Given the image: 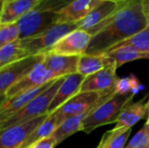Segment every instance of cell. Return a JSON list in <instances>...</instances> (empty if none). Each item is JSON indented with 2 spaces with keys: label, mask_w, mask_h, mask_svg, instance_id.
Returning a JSON list of instances; mask_svg holds the SVG:
<instances>
[{
  "label": "cell",
  "mask_w": 149,
  "mask_h": 148,
  "mask_svg": "<svg viewBox=\"0 0 149 148\" xmlns=\"http://www.w3.org/2000/svg\"><path fill=\"white\" fill-rule=\"evenodd\" d=\"M148 24L143 0H127L104 22L87 31L92 38L85 54L103 55Z\"/></svg>",
  "instance_id": "obj_1"
},
{
  "label": "cell",
  "mask_w": 149,
  "mask_h": 148,
  "mask_svg": "<svg viewBox=\"0 0 149 148\" xmlns=\"http://www.w3.org/2000/svg\"><path fill=\"white\" fill-rule=\"evenodd\" d=\"M134 96L133 93L112 95L86 114L82 121L81 132L89 134L98 127L116 123L123 108L131 103Z\"/></svg>",
  "instance_id": "obj_2"
},
{
  "label": "cell",
  "mask_w": 149,
  "mask_h": 148,
  "mask_svg": "<svg viewBox=\"0 0 149 148\" xmlns=\"http://www.w3.org/2000/svg\"><path fill=\"white\" fill-rule=\"evenodd\" d=\"M65 77H61L57 79L53 82V84L44 92L37 96L34 99L29 102L24 108H22L20 111L16 113L10 119L0 123L1 130L14 125L30 121L31 120H34L36 118H38L40 116L48 113V109L50 107V105L52 99H54L60 85L65 80Z\"/></svg>",
  "instance_id": "obj_3"
},
{
  "label": "cell",
  "mask_w": 149,
  "mask_h": 148,
  "mask_svg": "<svg viewBox=\"0 0 149 148\" xmlns=\"http://www.w3.org/2000/svg\"><path fill=\"white\" fill-rule=\"evenodd\" d=\"M79 28V22L57 24L37 36L19 39L20 44L29 56L46 53L62 38Z\"/></svg>",
  "instance_id": "obj_4"
},
{
  "label": "cell",
  "mask_w": 149,
  "mask_h": 148,
  "mask_svg": "<svg viewBox=\"0 0 149 148\" xmlns=\"http://www.w3.org/2000/svg\"><path fill=\"white\" fill-rule=\"evenodd\" d=\"M113 94L94 92H79L53 113L58 125L61 124L65 120L70 117L88 113L91 110L100 105Z\"/></svg>",
  "instance_id": "obj_5"
},
{
  "label": "cell",
  "mask_w": 149,
  "mask_h": 148,
  "mask_svg": "<svg viewBox=\"0 0 149 148\" xmlns=\"http://www.w3.org/2000/svg\"><path fill=\"white\" fill-rule=\"evenodd\" d=\"M45 53L31 55L21 60L0 68V94L1 98L15 84L23 79L37 65L45 60Z\"/></svg>",
  "instance_id": "obj_6"
},
{
  "label": "cell",
  "mask_w": 149,
  "mask_h": 148,
  "mask_svg": "<svg viewBox=\"0 0 149 148\" xmlns=\"http://www.w3.org/2000/svg\"><path fill=\"white\" fill-rule=\"evenodd\" d=\"M58 21V12L32 10L17 22L19 29V39H24L37 36Z\"/></svg>",
  "instance_id": "obj_7"
},
{
  "label": "cell",
  "mask_w": 149,
  "mask_h": 148,
  "mask_svg": "<svg viewBox=\"0 0 149 148\" xmlns=\"http://www.w3.org/2000/svg\"><path fill=\"white\" fill-rule=\"evenodd\" d=\"M50 114L31 120L30 121L14 125L1 130L0 148H20L31 134L48 118Z\"/></svg>",
  "instance_id": "obj_8"
},
{
  "label": "cell",
  "mask_w": 149,
  "mask_h": 148,
  "mask_svg": "<svg viewBox=\"0 0 149 148\" xmlns=\"http://www.w3.org/2000/svg\"><path fill=\"white\" fill-rule=\"evenodd\" d=\"M56 79H58V77L51 70H49L44 65L43 61L37 65L23 79L11 86L6 92L4 96L1 98V102L12 99L13 97L32 88L41 86Z\"/></svg>",
  "instance_id": "obj_9"
},
{
  "label": "cell",
  "mask_w": 149,
  "mask_h": 148,
  "mask_svg": "<svg viewBox=\"0 0 149 148\" xmlns=\"http://www.w3.org/2000/svg\"><path fill=\"white\" fill-rule=\"evenodd\" d=\"M91 38L87 31L78 29L62 38L48 52L80 57L86 53Z\"/></svg>",
  "instance_id": "obj_10"
},
{
  "label": "cell",
  "mask_w": 149,
  "mask_h": 148,
  "mask_svg": "<svg viewBox=\"0 0 149 148\" xmlns=\"http://www.w3.org/2000/svg\"><path fill=\"white\" fill-rule=\"evenodd\" d=\"M117 68L116 65L113 64L86 77L81 85L79 92H94L113 94L115 84L119 79L116 75Z\"/></svg>",
  "instance_id": "obj_11"
},
{
  "label": "cell",
  "mask_w": 149,
  "mask_h": 148,
  "mask_svg": "<svg viewBox=\"0 0 149 148\" xmlns=\"http://www.w3.org/2000/svg\"><path fill=\"white\" fill-rule=\"evenodd\" d=\"M56 79H53L41 86L35 87L26 92H24L13 97L12 99L2 101L0 106V123L7 120L16 113L24 108L29 102H31L37 96H38L40 93L44 92L46 89H48Z\"/></svg>",
  "instance_id": "obj_12"
},
{
  "label": "cell",
  "mask_w": 149,
  "mask_h": 148,
  "mask_svg": "<svg viewBox=\"0 0 149 148\" xmlns=\"http://www.w3.org/2000/svg\"><path fill=\"white\" fill-rule=\"evenodd\" d=\"M85 79L86 77L78 72L66 76L50 105L48 113L51 114L54 113L69 99L78 94Z\"/></svg>",
  "instance_id": "obj_13"
},
{
  "label": "cell",
  "mask_w": 149,
  "mask_h": 148,
  "mask_svg": "<svg viewBox=\"0 0 149 148\" xmlns=\"http://www.w3.org/2000/svg\"><path fill=\"white\" fill-rule=\"evenodd\" d=\"M40 2L41 0H12L1 4L0 24L17 23Z\"/></svg>",
  "instance_id": "obj_14"
},
{
  "label": "cell",
  "mask_w": 149,
  "mask_h": 148,
  "mask_svg": "<svg viewBox=\"0 0 149 148\" xmlns=\"http://www.w3.org/2000/svg\"><path fill=\"white\" fill-rule=\"evenodd\" d=\"M103 1L104 0H75L58 12V24L79 22Z\"/></svg>",
  "instance_id": "obj_15"
},
{
  "label": "cell",
  "mask_w": 149,
  "mask_h": 148,
  "mask_svg": "<svg viewBox=\"0 0 149 148\" xmlns=\"http://www.w3.org/2000/svg\"><path fill=\"white\" fill-rule=\"evenodd\" d=\"M146 97L135 103H129L121 111L116 120L115 129H129L132 128L140 120L148 116V103Z\"/></svg>",
  "instance_id": "obj_16"
},
{
  "label": "cell",
  "mask_w": 149,
  "mask_h": 148,
  "mask_svg": "<svg viewBox=\"0 0 149 148\" xmlns=\"http://www.w3.org/2000/svg\"><path fill=\"white\" fill-rule=\"evenodd\" d=\"M79 59V56H66L46 52L44 65L58 78H61L77 72Z\"/></svg>",
  "instance_id": "obj_17"
},
{
  "label": "cell",
  "mask_w": 149,
  "mask_h": 148,
  "mask_svg": "<svg viewBox=\"0 0 149 148\" xmlns=\"http://www.w3.org/2000/svg\"><path fill=\"white\" fill-rule=\"evenodd\" d=\"M123 3L104 0L100 5L94 8L83 20L79 22V29L87 31L92 28L97 26L98 24L104 22L110 16H112L114 12H116Z\"/></svg>",
  "instance_id": "obj_18"
},
{
  "label": "cell",
  "mask_w": 149,
  "mask_h": 148,
  "mask_svg": "<svg viewBox=\"0 0 149 148\" xmlns=\"http://www.w3.org/2000/svg\"><path fill=\"white\" fill-rule=\"evenodd\" d=\"M113 64L114 63L106 54L103 55L84 54L79 57L77 72L86 78Z\"/></svg>",
  "instance_id": "obj_19"
},
{
  "label": "cell",
  "mask_w": 149,
  "mask_h": 148,
  "mask_svg": "<svg viewBox=\"0 0 149 148\" xmlns=\"http://www.w3.org/2000/svg\"><path fill=\"white\" fill-rule=\"evenodd\" d=\"M117 67L138 59H149V52H143L130 46H121L105 53Z\"/></svg>",
  "instance_id": "obj_20"
},
{
  "label": "cell",
  "mask_w": 149,
  "mask_h": 148,
  "mask_svg": "<svg viewBox=\"0 0 149 148\" xmlns=\"http://www.w3.org/2000/svg\"><path fill=\"white\" fill-rule=\"evenodd\" d=\"M86 114L87 113L70 117L58 126L52 135L55 140L57 146L77 132H81L82 121Z\"/></svg>",
  "instance_id": "obj_21"
},
{
  "label": "cell",
  "mask_w": 149,
  "mask_h": 148,
  "mask_svg": "<svg viewBox=\"0 0 149 148\" xmlns=\"http://www.w3.org/2000/svg\"><path fill=\"white\" fill-rule=\"evenodd\" d=\"M132 128L112 129L104 133L96 148H125L130 137Z\"/></svg>",
  "instance_id": "obj_22"
},
{
  "label": "cell",
  "mask_w": 149,
  "mask_h": 148,
  "mask_svg": "<svg viewBox=\"0 0 149 148\" xmlns=\"http://www.w3.org/2000/svg\"><path fill=\"white\" fill-rule=\"evenodd\" d=\"M26 57H29V55L21 46L19 39L5 44L0 47V68L21 60Z\"/></svg>",
  "instance_id": "obj_23"
},
{
  "label": "cell",
  "mask_w": 149,
  "mask_h": 148,
  "mask_svg": "<svg viewBox=\"0 0 149 148\" xmlns=\"http://www.w3.org/2000/svg\"><path fill=\"white\" fill-rule=\"evenodd\" d=\"M58 122L55 118L54 113H51L48 118L31 134V136L27 139V140L23 144L20 148H26L30 145L33 144L36 141H38L42 139L50 137L52 135L55 129L58 127Z\"/></svg>",
  "instance_id": "obj_24"
},
{
  "label": "cell",
  "mask_w": 149,
  "mask_h": 148,
  "mask_svg": "<svg viewBox=\"0 0 149 148\" xmlns=\"http://www.w3.org/2000/svg\"><path fill=\"white\" fill-rule=\"evenodd\" d=\"M121 46H130L143 52H149V24L140 32H138L132 38L123 41L122 43L117 44L113 49Z\"/></svg>",
  "instance_id": "obj_25"
},
{
  "label": "cell",
  "mask_w": 149,
  "mask_h": 148,
  "mask_svg": "<svg viewBox=\"0 0 149 148\" xmlns=\"http://www.w3.org/2000/svg\"><path fill=\"white\" fill-rule=\"evenodd\" d=\"M19 39V29L17 23L0 24V47Z\"/></svg>",
  "instance_id": "obj_26"
},
{
  "label": "cell",
  "mask_w": 149,
  "mask_h": 148,
  "mask_svg": "<svg viewBox=\"0 0 149 148\" xmlns=\"http://www.w3.org/2000/svg\"><path fill=\"white\" fill-rule=\"evenodd\" d=\"M149 142V123L146 122L144 126L133 137L125 148H146Z\"/></svg>",
  "instance_id": "obj_27"
},
{
  "label": "cell",
  "mask_w": 149,
  "mask_h": 148,
  "mask_svg": "<svg viewBox=\"0 0 149 148\" xmlns=\"http://www.w3.org/2000/svg\"><path fill=\"white\" fill-rule=\"evenodd\" d=\"M74 1L75 0H41L35 10L59 12Z\"/></svg>",
  "instance_id": "obj_28"
},
{
  "label": "cell",
  "mask_w": 149,
  "mask_h": 148,
  "mask_svg": "<svg viewBox=\"0 0 149 148\" xmlns=\"http://www.w3.org/2000/svg\"><path fill=\"white\" fill-rule=\"evenodd\" d=\"M114 93L116 94H129L132 93V86H131V81L129 77H124V78H119L116 84H115V89Z\"/></svg>",
  "instance_id": "obj_29"
},
{
  "label": "cell",
  "mask_w": 149,
  "mask_h": 148,
  "mask_svg": "<svg viewBox=\"0 0 149 148\" xmlns=\"http://www.w3.org/2000/svg\"><path fill=\"white\" fill-rule=\"evenodd\" d=\"M56 146L57 143L55 140L52 138V136H50L34 142L26 148H54Z\"/></svg>",
  "instance_id": "obj_30"
},
{
  "label": "cell",
  "mask_w": 149,
  "mask_h": 148,
  "mask_svg": "<svg viewBox=\"0 0 149 148\" xmlns=\"http://www.w3.org/2000/svg\"><path fill=\"white\" fill-rule=\"evenodd\" d=\"M130 81H131V86H132V93L134 95H136L139 92L140 87H141V84L139 79H137V77L134 74H131L130 75Z\"/></svg>",
  "instance_id": "obj_31"
},
{
  "label": "cell",
  "mask_w": 149,
  "mask_h": 148,
  "mask_svg": "<svg viewBox=\"0 0 149 148\" xmlns=\"http://www.w3.org/2000/svg\"><path fill=\"white\" fill-rule=\"evenodd\" d=\"M144 8L146 11H149V0H143Z\"/></svg>",
  "instance_id": "obj_32"
},
{
  "label": "cell",
  "mask_w": 149,
  "mask_h": 148,
  "mask_svg": "<svg viewBox=\"0 0 149 148\" xmlns=\"http://www.w3.org/2000/svg\"><path fill=\"white\" fill-rule=\"evenodd\" d=\"M110 1L116 2V3H123V2H126V1H127V0H110Z\"/></svg>",
  "instance_id": "obj_33"
},
{
  "label": "cell",
  "mask_w": 149,
  "mask_h": 148,
  "mask_svg": "<svg viewBox=\"0 0 149 148\" xmlns=\"http://www.w3.org/2000/svg\"><path fill=\"white\" fill-rule=\"evenodd\" d=\"M148 119H147V122L149 123V99L148 101Z\"/></svg>",
  "instance_id": "obj_34"
},
{
  "label": "cell",
  "mask_w": 149,
  "mask_h": 148,
  "mask_svg": "<svg viewBox=\"0 0 149 148\" xmlns=\"http://www.w3.org/2000/svg\"><path fill=\"white\" fill-rule=\"evenodd\" d=\"M10 1H12V0H1V4H3L4 3H7V2H10Z\"/></svg>",
  "instance_id": "obj_35"
},
{
  "label": "cell",
  "mask_w": 149,
  "mask_h": 148,
  "mask_svg": "<svg viewBox=\"0 0 149 148\" xmlns=\"http://www.w3.org/2000/svg\"><path fill=\"white\" fill-rule=\"evenodd\" d=\"M146 13H147V16H148V22H149V11H146Z\"/></svg>",
  "instance_id": "obj_36"
},
{
  "label": "cell",
  "mask_w": 149,
  "mask_h": 148,
  "mask_svg": "<svg viewBox=\"0 0 149 148\" xmlns=\"http://www.w3.org/2000/svg\"><path fill=\"white\" fill-rule=\"evenodd\" d=\"M146 148H149V142H148V146H147V147Z\"/></svg>",
  "instance_id": "obj_37"
}]
</instances>
